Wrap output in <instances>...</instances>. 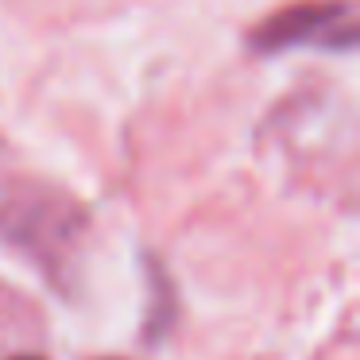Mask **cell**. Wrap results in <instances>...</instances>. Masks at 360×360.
Returning a JSON list of instances; mask_svg holds the SVG:
<instances>
[{
  "mask_svg": "<svg viewBox=\"0 0 360 360\" xmlns=\"http://www.w3.org/2000/svg\"><path fill=\"white\" fill-rule=\"evenodd\" d=\"M356 8L352 0H310V4H290L275 12L271 20L252 32V47L279 55L295 47L318 51H352L356 47Z\"/></svg>",
  "mask_w": 360,
  "mask_h": 360,
  "instance_id": "1",
  "label": "cell"
},
{
  "mask_svg": "<svg viewBox=\"0 0 360 360\" xmlns=\"http://www.w3.org/2000/svg\"><path fill=\"white\" fill-rule=\"evenodd\" d=\"M20 360H39V356H20Z\"/></svg>",
  "mask_w": 360,
  "mask_h": 360,
  "instance_id": "2",
  "label": "cell"
}]
</instances>
